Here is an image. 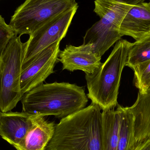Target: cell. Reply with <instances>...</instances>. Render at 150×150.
<instances>
[{
	"label": "cell",
	"instance_id": "obj_1",
	"mask_svg": "<svg viewBox=\"0 0 150 150\" xmlns=\"http://www.w3.org/2000/svg\"><path fill=\"white\" fill-rule=\"evenodd\" d=\"M23 112L63 119L85 108L88 100L83 86L66 82L42 83L24 94Z\"/></svg>",
	"mask_w": 150,
	"mask_h": 150
},
{
	"label": "cell",
	"instance_id": "obj_2",
	"mask_svg": "<svg viewBox=\"0 0 150 150\" xmlns=\"http://www.w3.org/2000/svg\"><path fill=\"white\" fill-rule=\"evenodd\" d=\"M102 115L92 103L61 119L46 150H101Z\"/></svg>",
	"mask_w": 150,
	"mask_h": 150
},
{
	"label": "cell",
	"instance_id": "obj_3",
	"mask_svg": "<svg viewBox=\"0 0 150 150\" xmlns=\"http://www.w3.org/2000/svg\"><path fill=\"white\" fill-rule=\"evenodd\" d=\"M133 43L126 40L116 42L104 63L91 74H86L88 98L101 110L115 108L121 77Z\"/></svg>",
	"mask_w": 150,
	"mask_h": 150
},
{
	"label": "cell",
	"instance_id": "obj_4",
	"mask_svg": "<svg viewBox=\"0 0 150 150\" xmlns=\"http://www.w3.org/2000/svg\"><path fill=\"white\" fill-rule=\"evenodd\" d=\"M134 6L120 0H95L93 11L100 19L86 31L83 45H91L94 52L102 57L121 38L120 26Z\"/></svg>",
	"mask_w": 150,
	"mask_h": 150
},
{
	"label": "cell",
	"instance_id": "obj_5",
	"mask_svg": "<svg viewBox=\"0 0 150 150\" xmlns=\"http://www.w3.org/2000/svg\"><path fill=\"white\" fill-rule=\"evenodd\" d=\"M25 43L15 36L9 42L1 58L0 111L7 112L22 99L20 78L24 56Z\"/></svg>",
	"mask_w": 150,
	"mask_h": 150
},
{
	"label": "cell",
	"instance_id": "obj_6",
	"mask_svg": "<svg viewBox=\"0 0 150 150\" xmlns=\"http://www.w3.org/2000/svg\"><path fill=\"white\" fill-rule=\"evenodd\" d=\"M76 6V0H25L9 25L17 35L30 36L55 16Z\"/></svg>",
	"mask_w": 150,
	"mask_h": 150
},
{
	"label": "cell",
	"instance_id": "obj_7",
	"mask_svg": "<svg viewBox=\"0 0 150 150\" xmlns=\"http://www.w3.org/2000/svg\"><path fill=\"white\" fill-rule=\"evenodd\" d=\"M78 7L69 9L55 16L30 35L25 42L22 71L39 53L55 42H60L66 37Z\"/></svg>",
	"mask_w": 150,
	"mask_h": 150
},
{
	"label": "cell",
	"instance_id": "obj_8",
	"mask_svg": "<svg viewBox=\"0 0 150 150\" xmlns=\"http://www.w3.org/2000/svg\"><path fill=\"white\" fill-rule=\"evenodd\" d=\"M60 42H55L40 52L31 63L22 70L20 90L22 96L43 82L52 74L58 63Z\"/></svg>",
	"mask_w": 150,
	"mask_h": 150
},
{
	"label": "cell",
	"instance_id": "obj_9",
	"mask_svg": "<svg viewBox=\"0 0 150 150\" xmlns=\"http://www.w3.org/2000/svg\"><path fill=\"white\" fill-rule=\"evenodd\" d=\"M101 57L96 54L91 45L78 47L67 45L60 51L58 60L62 64V69L74 72L80 70L85 74H91L101 66Z\"/></svg>",
	"mask_w": 150,
	"mask_h": 150
},
{
	"label": "cell",
	"instance_id": "obj_10",
	"mask_svg": "<svg viewBox=\"0 0 150 150\" xmlns=\"http://www.w3.org/2000/svg\"><path fill=\"white\" fill-rule=\"evenodd\" d=\"M35 114L26 112H1L0 137L13 147L24 138L31 127Z\"/></svg>",
	"mask_w": 150,
	"mask_h": 150
},
{
	"label": "cell",
	"instance_id": "obj_11",
	"mask_svg": "<svg viewBox=\"0 0 150 150\" xmlns=\"http://www.w3.org/2000/svg\"><path fill=\"white\" fill-rule=\"evenodd\" d=\"M55 127L54 122L35 114L31 127L24 138L14 147L17 150H46L53 137Z\"/></svg>",
	"mask_w": 150,
	"mask_h": 150
},
{
	"label": "cell",
	"instance_id": "obj_12",
	"mask_svg": "<svg viewBox=\"0 0 150 150\" xmlns=\"http://www.w3.org/2000/svg\"><path fill=\"white\" fill-rule=\"evenodd\" d=\"M122 37L128 36L136 41L150 32V8L145 3L133 6L123 18L120 26Z\"/></svg>",
	"mask_w": 150,
	"mask_h": 150
},
{
	"label": "cell",
	"instance_id": "obj_13",
	"mask_svg": "<svg viewBox=\"0 0 150 150\" xmlns=\"http://www.w3.org/2000/svg\"><path fill=\"white\" fill-rule=\"evenodd\" d=\"M128 108L134 116V143L137 148L150 140V88L144 94L138 93L136 101Z\"/></svg>",
	"mask_w": 150,
	"mask_h": 150
},
{
	"label": "cell",
	"instance_id": "obj_14",
	"mask_svg": "<svg viewBox=\"0 0 150 150\" xmlns=\"http://www.w3.org/2000/svg\"><path fill=\"white\" fill-rule=\"evenodd\" d=\"M122 106L102 112L101 150H117Z\"/></svg>",
	"mask_w": 150,
	"mask_h": 150
},
{
	"label": "cell",
	"instance_id": "obj_15",
	"mask_svg": "<svg viewBox=\"0 0 150 150\" xmlns=\"http://www.w3.org/2000/svg\"><path fill=\"white\" fill-rule=\"evenodd\" d=\"M134 118L128 107H122L117 150H135L134 137Z\"/></svg>",
	"mask_w": 150,
	"mask_h": 150
},
{
	"label": "cell",
	"instance_id": "obj_16",
	"mask_svg": "<svg viewBox=\"0 0 150 150\" xmlns=\"http://www.w3.org/2000/svg\"><path fill=\"white\" fill-rule=\"evenodd\" d=\"M150 60V34L133 43L129 49L126 66L133 69Z\"/></svg>",
	"mask_w": 150,
	"mask_h": 150
},
{
	"label": "cell",
	"instance_id": "obj_17",
	"mask_svg": "<svg viewBox=\"0 0 150 150\" xmlns=\"http://www.w3.org/2000/svg\"><path fill=\"white\" fill-rule=\"evenodd\" d=\"M134 73L135 85L138 93L144 94L150 88V60L140 63L132 69Z\"/></svg>",
	"mask_w": 150,
	"mask_h": 150
},
{
	"label": "cell",
	"instance_id": "obj_18",
	"mask_svg": "<svg viewBox=\"0 0 150 150\" xmlns=\"http://www.w3.org/2000/svg\"><path fill=\"white\" fill-rule=\"evenodd\" d=\"M16 35L11 26L7 24L0 15V59L9 42Z\"/></svg>",
	"mask_w": 150,
	"mask_h": 150
},
{
	"label": "cell",
	"instance_id": "obj_19",
	"mask_svg": "<svg viewBox=\"0 0 150 150\" xmlns=\"http://www.w3.org/2000/svg\"><path fill=\"white\" fill-rule=\"evenodd\" d=\"M135 150H150V140L138 145Z\"/></svg>",
	"mask_w": 150,
	"mask_h": 150
},
{
	"label": "cell",
	"instance_id": "obj_20",
	"mask_svg": "<svg viewBox=\"0 0 150 150\" xmlns=\"http://www.w3.org/2000/svg\"><path fill=\"white\" fill-rule=\"evenodd\" d=\"M128 4L132 5H136L145 2L146 0H120Z\"/></svg>",
	"mask_w": 150,
	"mask_h": 150
},
{
	"label": "cell",
	"instance_id": "obj_21",
	"mask_svg": "<svg viewBox=\"0 0 150 150\" xmlns=\"http://www.w3.org/2000/svg\"><path fill=\"white\" fill-rule=\"evenodd\" d=\"M145 4H146V5H147V6H149V7L150 8V1H149V2H145Z\"/></svg>",
	"mask_w": 150,
	"mask_h": 150
},
{
	"label": "cell",
	"instance_id": "obj_22",
	"mask_svg": "<svg viewBox=\"0 0 150 150\" xmlns=\"http://www.w3.org/2000/svg\"><path fill=\"white\" fill-rule=\"evenodd\" d=\"M1 111H0V115H1Z\"/></svg>",
	"mask_w": 150,
	"mask_h": 150
},
{
	"label": "cell",
	"instance_id": "obj_23",
	"mask_svg": "<svg viewBox=\"0 0 150 150\" xmlns=\"http://www.w3.org/2000/svg\"><path fill=\"white\" fill-rule=\"evenodd\" d=\"M0 63H1V59H0Z\"/></svg>",
	"mask_w": 150,
	"mask_h": 150
},
{
	"label": "cell",
	"instance_id": "obj_24",
	"mask_svg": "<svg viewBox=\"0 0 150 150\" xmlns=\"http://www.w3.org/2000/svg\"><path fill=\"white\" fill-rule=\"evenodd\" d=\"M150 34V32L149 33V34Z\"/></svg>",
	"mask_w": 150,
	"mask_h": 150
},
{
	"label": "cell",
	"instance_id": "obj_25",
	"mask_svg": "<svg viewBox=\"0 0 150 150\" xmlns=\"http://www.w3.org/2000/svg\"><path fill=\"white\" fill-rule=\"evenodd\" d=\"M149 1H150V0H149Z\"/></svg>",
	"mask_w": 150,
	"mask_h": 150
}]
</instances>
